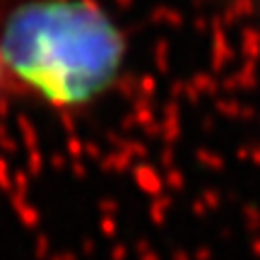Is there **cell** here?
Here are the masks:
<instances>
[{"instance_id": "cell-1", "label": "cell", "mask_w": 260, "mask_h": 260, "mask_svg": "<svg viewBox=\"0 0 260 260\" xmlns=\"http://www.w3.org/2000/svg\"><path fill=\"white\" fill-rule=\"evenodd\" d=\"M123 37L84 0H37L17 8L0 37V63L56 106L102 94L121 68Z\"/></svg>"}, {"instance_id": "cell-2", "label": "cell", "mask_w": 260, "mask_h": 260, "mask_svg": "<svg viewBox=\"0 0 260 260\" xmlns=\"http://www.w3.org/2000/svg\"><path fill=\"white\" fill-rule=\"evenodd\" d=\"M0 65H3V63H0Z\"/></svg>"}]
</instances>
